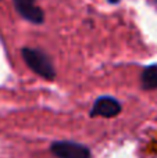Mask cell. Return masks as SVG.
<instances>
[{"mask_svg": "<svg viewBox=\"0 0 157 158\" xmlns=\"http://www.w3.org/2000/svg\"><path fill=\"white\" fill-rule=\"evenodd\" d=\"M17 13L24 19L32 24H42L45 21V13L40 7L36 6V0H13Z\"/></svg>", "mask_w": 157, "mask_h": 158, "instance_id": "277c9868", "label": "cell"}, {"mask_svg": "<svg viewBox=\"0 0 157 158\" xmlns=\"http://www.w3.org/2000/svg\"><path fill=\"white\" fill-rule=\"evenodd\" d=\"M108 2H110V3H118L120 0H108Z\"/></svg>", "mask_w": 157, "mask_h": 158, "instance_id": "8992f818", "label": "cell"}, {"mask_svg": "<svg viewBox=\"0 0 157 158\" xmlns=\"http://www.w3.org/2000/svg\"><path fill=\"white\" fill-rule=\"evenodd\" d=\"M122 106L117 98L111 97V96H102V97L96 98L93 103L89 115L91 117H103V118H113L121 112Z\"/></svg>", "mask_w": 157, "mask_h": 158, "instance_id": "3957f363", "label": "cell"}, {"mask_svg": "<svg viewBox=\"0 0 157 158\" xmlns=\"http://www.w3.org/2000/svg\"><path fill=\"white\" fill-rule=\"evenodd\" d=\"M50 151L57 158H92L86 146L74 142H54L50 146Z\"/></svg>", "mask_w": 157, "mask_h": 158, "instance_id": "7a4b0ae2", "label": "cell"}, {"mask_svg": "<svg viewBox=\"0 0 157 158\" xmlns=\"http://www.w3.org/2000/svg\"><path fill=\"white\" fill-rule=\"evenodd\" d=\"M21 56L28 68L32 72H35L36 75H39L46 81H53L56 78V69L46 53H43L39 49L24 47L21 50Z\"/></svg>", "mask_w": 157, "mask_h": 158, "instance_id": "6da1fadb", "label": "cell"}, {"mask_svg": "<svg viewBox=\"0 0 157 158\" xmlns=\"http://www.w3.org/2000/svg\"><path fill=\"white\" fill-rule=\"evenodd\" d=\"M141 83L143 90L157 89V64L147 65L141 75Z\"/></svg>", "mask_w": 157, "mask_h": 158, "instance_id": "5b68a950", "label": "cell"}]
</instances>
